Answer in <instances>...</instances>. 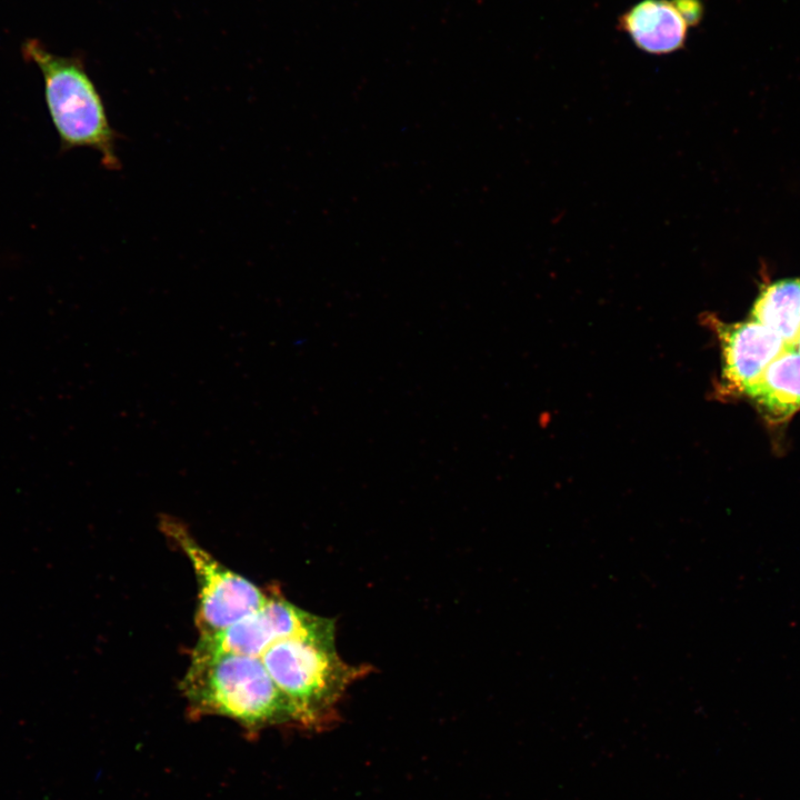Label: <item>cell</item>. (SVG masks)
<instances>
[{"label": "cell", "instance_id": "cell-1", "mask_svg": "<svg viewBox=\"0 0 800 800\" xmlns=\"http://www.w3.org/2000/svg\"><path fill=\"white\" fill-rule=\"evenodd\" d=\"M181 691L194 717H224L253 732L293 723L289 704L260 657L192 652Z\"/></svg>", "mask_w": 800, "mask_h": 800}, {"label": "cell", "instance_id": "cell-2", "mask_svg": "<svg viewBox=\"0 0 800 800\" xmlns=\"http://www.w3.org/2000/svg\"><path fill=\"white\" fill-rule=\"evenodd\" d=\"M334 631L286 638L260 656L289 704L293 723L308 729H319L333 720L348 687L370 671L369 667L351 666L339 657Z\"/></svg>", "mask_w": 800, "mask_h": 800}, {"label": "cell", "instance_id": "cell-3", "mask_svg": "<svg viewBox=\"0 0 800 800\" xmlns=\"http://www.w3.org/2000/svg\"><path fill=\"white\" fill-rule=\"evenodd\" d=\"M24 53L44 78L46 98L53 124L66 148L87 147L100 153L110 170L121 168L118 133L111 127L102 99L79 61L59 57L36 40Z\"/></svg>", "mask_w": 800, "mask_h": 800}, {"label": "cell", "instance_id": "cell-4", "mask_svg": "<svg viewBox=\"0 0 800 800\" xmlns=\"http://www.w3.org/2000/svg\"><path fill=\"white\" fill-rule=\"evenodd\" d=\"M159 527L188 558L196 574L199 587L196 626L199 636L217 633L264 603L268 594L217 560L180 519L161 514Z\"/></svg>", "mask_w": 800, "mask_h": 800}, {"label": "cell", "instance_id": "cell-5", "mask_svg": "<svg viewBox=\"0 0 800 800\" xmlns=\"http://www.w3.org/2000/svg\"><path fill=\"white\" fill-rule=\"evenodd\" d=\"M336 630L334 622L286 600L268 594L264 603L228 628L209 636H199L194 653H237L260 657L272 643L299 636Z\"/></svg>", "mask_w": 800, "mask_h": 800}, {"label": "cell", "instance_id": "cell-6", "mask_svg": "<svg viewBox=\"0 0 800 800\" xmlns=\"http://www.w3.org/2000/svg\"><path fill=\"white\" fill-rule=\"evenodd\" d=\"M704 324L714 332L721 350L720 396H740L787 347L772 330L754 321L727 323L711 313Z\"/></svg>", "mask_w": 800, "mask_h": 800}, {"label": "cell", "instance_id": "cell-7", "mask_svg": "<svg viewBox=\"0 0 800 800\" xmlns=\"http://www.w3.org/2000/svg\"><path fill=\"white\" fill-rule=\"evenodd\" d=\"M620 29L642 51L668 54L683 48L688 23L671 0H642L619 19Z\"/></svg>", "mask_w": 800, "mask_h": 800}, {"label": "cell", "instance_id": "cell-8", "mask_svg": "<svg viewBox=\"0 0 800 800\" xmlns=\"http://www.w3.org/2000/svg\"><path fill=\"white\" fill-rule=\"evenodd\" d=\"M763 417L780 423L800 410V353L787 347L746 390Z\"/></svg>", "mask_w": 800, "mask_h": 800}, {"label": "cell", "instance_id": "cell-9", "mask_svg": "<svg viewBox=\"0 0 800 800\" xmlns=\"http://www.w3.org/2000/svg\"><path fill=\"white\" fill-rule=\"evenodd\" d=\"M751 317L777 333L787 346L796 347L800 337V278L766 286L754 301Z\"/></svg>", "mask_w": 800, "mask_h": 800}, {"label": "cell", "instance_id": "cell-10", "mask_svg": "<svg viewBox=\"0 0 800 800\" xmlns=\"http://www.w3.org/2000/svg\"><path fill=\"white\" fill-rule=\"evenodd\" d=\"M689 27L700 22L703 7L700 0H672Z\"/></svg>", "mask_w": 800, "mask_h": 800}, {"label": "cell", "instance_id": "cell-11", "mask_svg": "<svg viewBox=\"0 0 800 800\" xmlns=\"http://www.w3.org/2000/svg\"><path fill=\"white\" fill-rule=\"evenodd\" d=\"M796 349H797L798 352L800 353V337H799V339H798V341H797Z\"/></svg>", "mask_w": 800, "mask_h": 800}]
</instances>
